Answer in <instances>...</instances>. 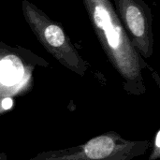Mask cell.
<instances>
[{
  "mask_svg": "<svg viewBox=\"0 0 160 160\" xmlns=\"http://www.w3.org/2000/svg\"><path fill=\"white\" fill-rule=\"evenodd\" d=\"M93 30L108 60L125 80L128 91L144 92L145 60L133 47L111 0H82Z\"/></svg>",
  "mask_w": 160,
  "mask_h": 160,
  "instance_id": "1",
  "label": "cell"
},
{
  "mask_svg": "<svg viewBox=\"0 0 160 160\" xmlns=\"http://www.w3.org/2000/svg\"><path fill=\"white\" fill-rule=\"evenodd\" d=\"M22 10L25 22L46 51L68 69L83 77L88 68L87 63L64 28L28 0H22Z\"/></svg>",
  "mask_w": 160,
  "mask_h": 160,
  "instance_id": "2",
  "label": "cell"
},
{
  "mask_svg": "<svg viewBox=\"0 0 160 160\" xmlns=\"http://www.w3.org/2000/svg\"><path fill=\"white\" fill-rule=\"evenodd\" d=\"M148 146V142H131L115 132H109L82 145L45 152L30 160H132L144 154Z\"/></svg>",
  "mask_w": 160,
  "mask_h": 160,
  "instance_id": "3",
  "label": "cell"
},
{
  "mask_svg": "<svg viewBox=\"0 0 160 160\" xmlns=\"http://www.w3.org/2000/svg\"><path fill=\"white\" fill-rule=\"evenodd\" d=\"M115 10L133 47L143 59L154 52L153 14L143 0H114Z\"/></svg>",
  "mask_w": 160,
  "mask_h": 160,
  "instance_id": "4",
  "label": "cell"
},
{
  "mask_svg": "<svg viewBox=\"0 0 160 160\" xmlns=\"http://www.w3.org/2000/svg\"><path fill=\"white\" fill-rule=\"evenodd\" d=\"M160 158V131L157 132L156 138H155V143H154V149L152 152V155L150 156L149 160H157Z\"/></svg>",
  "mask_w": 160,
  "mask_h": 160,
  "instance_id": "5",
  "label": "cell"
},
{
  "mask_svg": "<svg viewBox=\"0 0 160 160\" xmlns=\"http://www.w3.org/2000/svg\"><path fill=\"white\" fill-rule=\"evenodd\" d=\"M0 160H1V159H0Z\"/></svg>",
  "mask_w": 160,
  "mask_h": 160,
  "instance_id": "6",
  "label": "cell"
}]
</instances>
